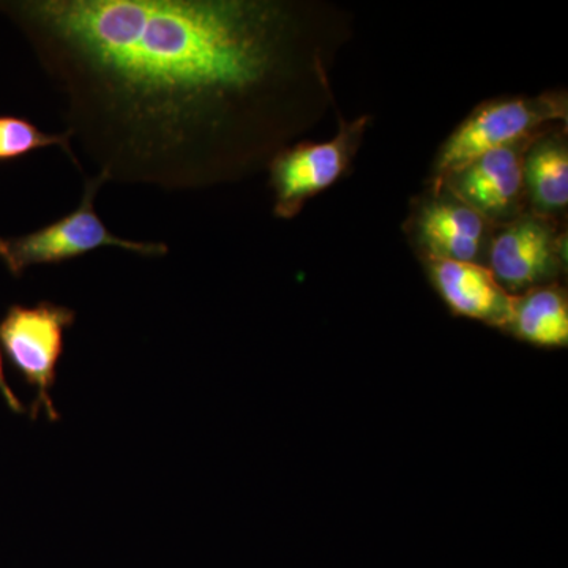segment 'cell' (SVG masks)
Listing matches in <instances>:
<instances>
[{"label":"cell","mask_w":568,"mask_h":568,"mask_svg":"<svg viewBox=\"0 0 568 568\" xmlns=\"http://www.w3.org/2000/svg\"><path fill=\"white\" fill-rule=\"evenodd\" d=\"M71 145L108 183L201 192L253 178L335 106L347 40L297 0H6Z\"/></svg>","instance_id":"obj_1"},{"label":"cell","mask_w":568,"mask_h":568,"mask_svg":"<svg viewBox=\"0 0 568 568\" xmlns=\"http://www.w3.org/2000/svg\"><path fill=\"white\" fill-rule=\"evenodd\" d=\"M567 97H504L478 104L440 145L429 186H439L478 156L504 145L530 140L555 123H567Z\"/></svg>","instance_id":"obj_2"},{"label":"cell","mask_w":568,"mask_h":568,"mask_svg":"<svg viewBox=\"0 0 568 568\" xmlns=\"http://www.w3.org/2000/svg\"><path fill=\"white\" fill-rule=\"evenodd\" d=\"M104 183L108 181L102 174L92 178L84 174L82 200L73 212L33 233L0 237V261L6 264L7 271L20 278L32 265L67 263L106 246L141 256H166L170 246L163 242L119 237L104 226L95 211L97 193Z\"/></svg>","instance_id":"obj_3"},{"label":"cell","mask_w":568,"mask_h":568,"mask_svg":"<svg viewBox=\"0 0 568 568\" xmlns=\"http://www.w3.org/2000/svg\"><path fill=\"white\" fill-rule=\"evenodd\" d=\"M77 313L69 306L39 302L33 306L11 305L0 320V346L14 372L36 388L31 416L43 410L50 422H59L51 390L65 347V334Z\"/></svg>","instance_id":"obj_4"},{"label":"cell","mask_w":568,"mask_h":568,"mask_svg":"<svg viewBox=\"0 0 568 568\" xmlns=\"http://www.w3.org/2000/svg\"><path fill=\"white\" fill-rule=\"evenodd\" d=\"M368 123L366 115L354 121L339 115L338 133L332 140L294 142L276 153L267 166L276 219H295L312 197L345 178Z\"/></svg>","instance_id":"obj_5"},{"label":"cell","mask_w":568,"mask_h":568,"mask_svg":"<svg viewBox=\"0 0 568 568\" xmlns=\"http://www.w3.org/2000/svg\"><path fill=\"white\" fill-rule=\"evenodd\" d=\"M488 268L508 294L519 295L547 286L566 263V234L555 220L526 211L503 226L493 227Z\"/></svg>","instance_id":"obj_6"},{"label":"cell","mask_w":568,"mask_h":568,"mask_svg":"<svg viewBox=\"0 0 568 568\" xmlns=\"http://www.w3.org/2000/svg\"><path fill=\"white\" fill-rule=\"evenodd\" d=\"M406 233L425 263H480L481 254H487L493 226L447 186H429L410 211Z\"/></svg>","instance_id":"obj_7"},{"label":"cell","mask_w":568,"mask_h":568,"mask_svg":"<svg viewBox=\"0 0 568 568\" xmlns=\"http://www.w3.org/2000/svg\"><path fill=\"white\" fill-rule=\"evenodd\" d=\"M536 138L484 153L439 186H447L493 227L510 223L526 212L525 156Z\"/></svg>","instance_id":"obj_8"},{"label":"cell","mask_w":568,"mask_h":568,"mask_svg":"<svg viewBox=\"0 0 568 568\" xmlns=\"http://www.w3.org/2000/svg\"><path fill=\"white\" fill-rule=\"evenodd\" d=\"M429 278L455 315L506 328L514 306L508 294L487 264L459 261H429Z\"/></svg>","instance_id":"obj_9"},{"label":"cell","mask_w":568,"mask_h":568,"mask_svg":"<svg viewBox=\"0 0 568 568\" xmlns=\"http://www.w3.org/2000/svg\"><path fill=\"white\" fill-rule=\"evenodd\" d=\"M525 192L530 211L555 220L568 205V148L562 125L530 142L525 156Z\"/></svg>","instance_id":"obj_10"},{"label":"cell","mask_w":568,"mask_h":568,"mask_svg":"<svg viewBox=\"0 0 568 568\" xmlns=\"http://www.w3.org/2000/svg\"><path fill=\"white\" fill-rule=\"evenodd\" d=\"M530 345L566 347L568 345V302L566 291L555 283L514 295L507 327Z\"/></svg>","instance_id":"obj_11"},{"label":"cell","mask_w":568,"mask_h":568,"mask_svg":"<svg viewBox=\"0 0 568 568\" xmlns=\"http://www.w3.org/2000/svg\"><path fill=\"white\" fill-rule=\"evenodd\" d=\"M48 148H61L63 152L69 153L71 162L84 174V168L71 148L69 134L41 132L39 126L33 125L28 119L0 115V163L13 162L33 151Z\"/></svg>","instance_id":"obj_12"},{"label":"cell","mask_w":568,"mask_h":568,"mask_svg":"<svg viewBox=\"0 0 568 568\" xmlns=\"http://www.w3.org/2000/svg\"><path fill=\"white\" fill-rule=\"evenodd\" d=\"M0 395H2L6 405L13 410L14 414H24L26 407L22 405L21 399L18 395L11 390L10 384L7 383L6 373H3L2 355H0Z\"/></svg>","instance_id":"obj_13"}]
</instances>
